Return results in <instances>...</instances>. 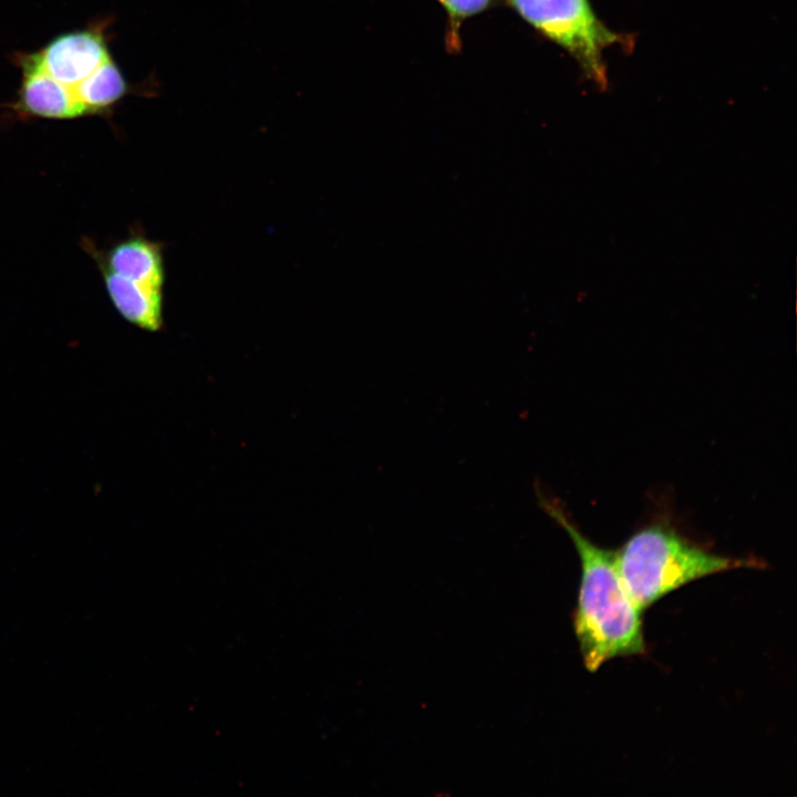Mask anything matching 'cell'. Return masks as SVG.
<instances>
[{
	"instance_id": "6da1fadb",
	"label": "cell",
	"mask_w": 797,
	"mask_h": 797,
	"mask_svg": "<svg viewBox=\"0 0 797 797\" xmlns=\"http://www.w3.org/2000/svg\"><path fill=\"white\" fill-rule=\"evenodd\" d=\"M542 509L570 536L581 562L575 632L583 664L596 672L607 661L645 652L641 610L620 577L615 551L599 547L581 534L565 507L536 486Z\"/></svg>"
},
{
	"instance_id": "7a4b0ae2",
	"label": "cell",
	"mask_w": 797,
	"mask_h": 797,
	"mask_svg": "<svg viewBox=\"0 0 797 797\" xmlns=\"http://www.w3.org/2000/svg\"><path fill=\"white\" fill-rule=\"evenodd\" d=\"M615 561L622 582L641 612L691 581L755 566L753 560L703 549L662 524L634 532L615 551Z\"/></svg>"
},
{
	"instance_id": "3957f363",
	"label": "cell",
	"mask_w": 797,
	"mask_h": 797,
	"mask_svg": "<svg viewBox=\"0 0 797 797\" xmlns=\"http://www.w3.org/2000/svg\"><path fill=\"white\" fill-rule=\"evenodd\" d=\"M508 1L540 33L567 50L590 80L602 89L607 86L603 52L613 43L629 41L607 28L588 0Z\"/></svg>"
},
{
	"instance_id": "277c9868",
	"label": "cell",
	"mask_w": 797,
	"mask_h": 797,
	"mask_svg": "<svg viewBox=\"0 0 797 797\" xmlns=\"http://www.w3.org/2000/svg\"><path fill=\"white\" fill-rule=\"evenodd\" d=\"M105 28V24H97L59 34L41 50L27 54L34 64L73 92L111 56Z\"/></svg>"
},
{
	"instance_id": "5b68a950",
	"label": "cell",
	"mask_w": 797,
	"mask_h": 797,
	"mask_svg": "<svg viewBox=\"0 0 797 797\" xmlns=\"http://www.w3.org/2000/svg\"><path fill=\"white\" fill-rule=\"evenodd\" d=\"M84 248L95 258L100 269L164 289L166 279L164 245L149 239L142 231L131 232L105 252L96 250L89 240Z\"/></svg>"
},
{
	"instance_id": "8992f818",
	"label": "cell",
	"mask_w": 797,
	"mask_h": 797,
	"mask_svg": "<svg viewBox=\"0 0 797 797\" xmlns=\"http://www.w3.org/2000/svg\"><path fill=\"white\" fill-rule=\"evenodd\" d=\"M22 82L13 108L23 115L69 120L85 115L84 108L66 86L34 64L28 54H19Z\"/></svg>"
},
{
	"instance_id": "52a82bcc",
	"label": "cell",
	"mask_w": 797,
	"mask_h": 797,
	"mask_svg": "<svg viewBox=\"0 0 797 797\" xmlns=\"http://www.w3.org/2000/svg\"><path fill=\"white\" fill-rule=\"evenodd\" d=\"M107 294L131 324L149 332L164 327V289L136 282L105 269H100Z\"/></svg>"
},
{
	"instance_id": "ba28073f",
	"label": "cell",
	"mask_w": 797,
	"mask_h": 797,
	"mask_svg": "<svg viewBox=\"0 0 797 797\" xmlns=\"http://www.w3.org/2000/svg\"><path fill=\"white\" fill-rule=\"evenodd\" d=\"M132 92L133 86L126 81L112 55L73 90L85 115H105Z\"/></svg>"
},
{
	"instance_id": "9c48e42d",
	"label": "cell",
	"mask_w": 797,
	"mask_h": 797,
	"mask_svg": "<svg viewBox=\"0 0 797 797\" xmlns=\"http://www.w3.org/2000/svg\"><path fill=\"white\" fill-rule=\"evenodd\" d=\"M446 9L454 28L462 20L486 9L491 0H438Z\"/></svg>"
}]
</instances>
